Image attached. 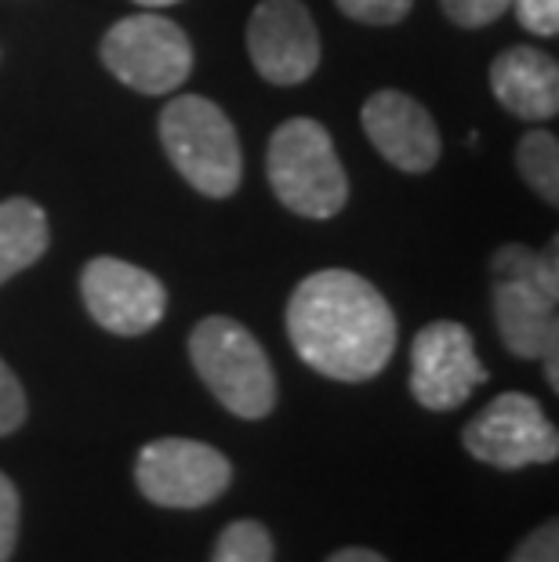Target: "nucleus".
<instances>
[{
	"label": "nucleus",
	"mask_w": 559,
	"mask_h": 562,
	"mask_svg": "<svg viewBox=\"0 0 559 562\" xmlns=\"http://www.w3.org/2000/svg\"><path fill=\"white\" fill-rule=\"evenodd\" d=\"M288 334L305 367L331 381H371L396 349V316L371 280L320 269L294 286Z\"/></svg>",
	"instance_id": "nucleus-1"
},
{
	"label": "nucleus",
	"mask_w": 559,
	"mask_h": 562,
	"mask_svg": "<svg viewBox=\"0 0 559 562\" xmlns=\"http://www.w3.org/2000/svg\"><path fill=\"white\" fill-rule=\"evenodd\" d=\"M189 360H193L200 381L211 389L225 411L261 422L277 406V374L266 349L255 334L230 316L200 319L189 334Z\"/></svg>",
	"instance_id": "nucleus-2"
},
{
	"label": "nucleus",
	"mask_w": 559,
	"mask_h": 562,
	"mask_svg": "<svg viewBox=\"0 0 559 562\" xmlns=\"http://www.w3.org/2000/svg\"><path fill=\"white\" fill-rule=\"evenodd\" d=\"M266 175L277 200L302 218H335L349 200L342 160L327 127L309 116L283 121L269 138Z\"/></svg>",
	"instance_id": "nucleus-3"
},
{
	"label": "nucleus",
	"mask_w": 559,
	"mask_h": 562,
	"mask_svg": "<svg viewBox=\"0 0 559 562\" xmlns=\"http://www.w3.org/2000/svg\"><path fill=\"white\" fill-rule=\"evenodd\" d=\"M160 146L197 193L225 200L244 178V153L230 116L204 94H178L160 113Z\"/></svg>",
	"instance_id": "nucleus-4"
},
{
	"label": "nucleus",
	"mask_w": 559,
	"mask_h": 562,
	"mask_svg": "<svg viewBox=\"0 0 559 562\" xmlns=\"http://www.w3.org/2000/svg\"><path fill=\"white\" fill-rule=\"evenodd\" d=\"M105 69L138 94H171L189 80L193 44L178 22L146 11L127 15L102 37Z\"/></svg>",
	"instance_id": "nucleus-5"
},
{
	"label": "nucleus",
	"mask_w": 559,
	"mask_h": 562,
	"mask_svg": "<svg viewBox=\"0 0 559 562\" xmlns=\"http://www.w3.org/2000/svg\"><path fill=\"white\" fill-rule=\"evenodd\" d=\"M135 483L160 508H204L230 490L233 464L200 439L164 436L142 447Z\"/></svg>",
	"instance_id": "nucleus-6"
},
{
	"label": "nucleus",
	"mask_w": 559,
	"mask_h": 562,
	"mask_svg": "<svg viewBox=\"0 0 559 562\" xmlns=\"http://www.w3.org/2000/svg\"><path fill=\"white\" fill-rule=\"evenodd\" d=\"M461 442L476 461L505 472L527 469V464H549L559 453L556 425L527 392H502L487 403L466 425Z\"/></svg>",
	"instance_id": "nucleus-7"
},
{
	"label": "nucleus",
	"mask_w": 559,
	"mask_h": 562,
	"mask_svg": "<svg viewBox=\"0 0 559 562\" xmlns=\"http://www.w3.org/2000/svg\"><path fill=\"white\" fill-rule=\"evenodd\" d=\"M487 381L472 334L455 319H436L414 334L411 392L425 411H455Z\"/></svg>",
	"instance_id": "nucleus-8"
},
{
	"label": "nucleus",
	"mask_w": 559,
	"mask_h": 562,
	"mask_svg": "<svg viewBox=\"0 0 559 562\" xmlns=\"http://www.w3.org/2000/svg\"><path fill=\"white\" fill-rule=\"evenodd\" d=\"M80 294L91 319L121 338H138L153 330L168 313V291L149 269H138L121 258H91L85 277H80Z\"/></svg>",
	"instance_id": "nucleus-9"
},
{
	"label": "nucleus",
	"mask_w": 559,
	"mask_h": 562,
	"mask_svg": "<svg viewBox=\"0 0 559 562\" xmlns=\"http://www.w3.org/2000/svg\"><path fill=\"white\" fill-rule=\"evenodd\" d=\"M247 55L277 88L305 83L320 66V33L302 0H261L247 19Z\"/></svg>",
	"instance_id": "nucleus-10"
},
{
	"label": "nucleus",
	"mask_w": 559,
	"mask_h": 562,
	"mask_svg": "<svg viewBox=\"0 0 559 562\" xmlns=\"http://www.w3.org/2000/svg\"><path fill=\"white\" fill-rule=\"evenodd\" d=\"M364 135L382 157L407 175H422L439 160V131L429 110L403 91H374L360 113Z\"/></svg>",
	"instance_id": "nucleus-11"
},
{
	"label": "nucleus",
	"mask_w": 559,
	"mask_h": 562,
	"mask_svg": "<svg viewBox=\"0 0 559 562\" xmlns=\"http://www.w3.org/2000/svg\"><path fill=\"white\" fill-rule=\"evenodd\" d=\"M494 99L519 121H552L559 110V66L538 47H508L491 66Z\"/></svg>",
	"instance_id": "nucleus-12"
},
{
	"label": "nucleus",
	"mask_w": 559,
	"mask_h": 562,
	"mask_svg": "<svg viewBox=\"0 0 559 562\" xmlns=\"http://www.w3.org/2000/svg\"><path fill=\"white\" fill-rule=\"evenodd\" d=\"M494 323L505 349L519 360H541L559 349L556 297L519 280H494Z\"/></svg>",
	"instance_id": "nucleus-13"
},
{
	"label": "nucleus",
	"mask_w": 559,
	"mask_h": 562,
	"mask_svg": "<svg viewBox=\"0 0 559 562\" xmlns=\"http://www.w3.org/2000/svg\"><path fill=\"white\" fill-rule=\"evenodd\" d=\"M52 244L47 214L26 196L0 200V286L22 269L37 266Z\"/></svg>",
	"instance_id": "nucleus-14"
},
{
	"label": "nucleus",
	"mask_w": 559,
	"mask_h": 562,
	"mask_svg": "<svg viewBox=\"0 0 559 562\" xmlns=\"http://www.w3.org/2000/svg\"><path fill=\"white\" fill-rule=\"evenodd\" d=\"M516 167L534 193L549 207L559 203V138L552 131H530L516 146Z\"/></svg>",
	"instance_id": "nucleus-15"
},
{
	"label": "nucleus",
	"mask_w": 559,
	"mask_h": 562,
	"mask_svg": "<svg viewBox=\"0 0 559 562\" xmlns=\"http://www.w3.org/2000/svg\"><path fill=\"white\" fill-rule=\"evenodd\" d=\"M494 280H519L538 291L559 297V261H556V240L549 250H530L523 244H508L491 258Z\"/></svg>",
	"instance_id": "nucleus-16"
},
{
	"label": "nucleus",
	"mask_w": 559,
	"mask_h": 562,
	"mask_svg": "<svg viewBox=\"0 0 559 562\" xmlns=\"http://www.w3.org/2000/svg\"><path fill=\"white\" fill-rule=\"evenodd\" d=\"M272 559H277L272 537L255 519H236L225 526L215 541V555H211V562H272Z\"/></svg>",
	"instance_id": "nucleus-17"
},
{
	"label": "nucleus",
	"mask_w": 559,
	"mask_h": 562,
	"mask_svg": "<svg viewBox=\"0 0 559 562\" xmlns=\"http://www.w3.org/2000/svg\"><path fill=\"white\" fill-rule=\"evenodd\" d=\"M342 15L364 26H396L400 19H407L414 0H335Z\"/></svg>",
	"instance_id": "nucleus-18"
},
{
	"label": "nucleus",
	"mask_w": 559,
	"mask_h": 562,
	"mask_svg": "<svg viewBox=\"0 0 559 562\" xmlns=\"http://www.w3.org/2000/svg\"><path fill=\"white\" fill-rule=\"evenodd\" d=\"M444 4V15L455 22V26H466V30H480V26H491L513 8V0H439Z\"/></svg>",
	"instance_id": "nucleus-19"
},
{
	"label": "nucleus",
	"mask_w": 559,
	"mask_h": 562,
	"mask_svg": "<svg viewBox=\"0 0 559 562\" xmlns=\"http://www.w3.org/2000/svg\"><path fill=\"white\" fill-rule=\"evenodd\" d=\"M26 392H22V381L11 374V367L0 360V436H11L15 428L26 422Z\"/></svg>",
	"instance_id": "nucleus-20"
},
{
	"label": "nucleus",
	"mask_w": 559,
	"mask_h": 562,
	"mask_svg": "<svg viewBox=\"0 0 559 562\" xmlns=\"http://www.w3.org/2000/svg\"><path fill=\"white\" fill-rule=\"evenodd\" d=\"M19 516H22L19 490H15V483H11L4 472H0V562H8L11 555H15Z\"/></svg>",
	"instance_id": "nucleus-21"
},
{
	"label": "nucleus",
	"mask_w": 559,
	"mask_h": 562,
	"mask_svg": "<svg viewBox=\"0 0 559 562\" xmlns=\"http://www.w3.org/2000/svg\"><path fill=\"white\" fill-rule=\"evenodd\" d=\"M519 26H527L534 37H556L559 33V0H513Z\"/></svg>",
	"instance_id": "nucleus-22"
},
{
	"label": "nucleus",
	"mask_w": 559,
	"mask_h": 562,
	"mask_svg": "<svg viewBox=\"0 0 559 562\" xmlns=\"http://www.w3.org/2000/svg\"><path fill=\"white\" fill-rule=\"evenodd\" d=\"M508 562H559V526L549 519L523 541Z\"/></svg>",
	"instance_id": "nucleus-23"
},
{
	"label": "nucleus",
	"mask_w": 559,
	"mask_h": 562,
	"mask_svg": "<svg viewBox=\"0 0 559 562\" xmlns=\"http://www.w3.org/2000/svg\"><path fill=\"white\" fill-rule=\"evenodd\" d=\"M327 562H389V559L371 552V548H342V552H335Z\"/></svg>",
	"instance_id": "nucleus-24"
},
{
	"label": "nucleus",
	"mask_w": 559,
	"mask_h": 562,
	"mask_svg": "<svg viewBox=\"0 0 559 562\" xmlns=\"http://www.w3.org/2000/svg\"><path fill=\"white\" fill-rule=\"evenodd\" d=\"M138 8H149V11H160V8H171V4H182V0H135Z\"/></svg>",
	"instance_id": "nucleus-25"
}]
</instances>
